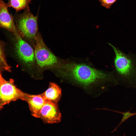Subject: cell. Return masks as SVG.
<instances>
[{
	"label": "cell",
	"mask_w": 136,
	"mask_h": 136,
	"mask_svg": "<svg viewBox=\"0 0 136 136\" xmlns=\"http://www.w3.org/2000/svg\"><path fill=\"white\" fill-rule=\"evenodd\" d=\"M7 3L0 0V27L13 33L16 37L18 33L13 17L10 13Z\"/></svg>",
	"instance_id": "ba28073f"
},
{
	"label": "cell",
	"mask_w": 136,
	"mask_h": 136,
	"mask_svg": "<svg viewBox=\"0 0 136 136\" xmlns=\"http://www.w3.org/2000/svg\"><path fill=\"white\" fill-rule=\"evenodd\" d=\"M10 72L11 67L8 64L0 44V74L1 70Z\"/></svg>",
	"instance_id": "7c38bea8"
},
{
	"label": "cell",
	"mask_w": 136,
	"mask_h": 136,
	"mask_svg": "<svg viewBox=\"0 0 136 136\" xmlns=\"http://www.w3.org/2000/svg\"><path fill=\"white\" fill-rule=\"evenodd\" d=\"M31 0H9L7 4L8 7L14 8L16 12L25 10L29 7Z\"/></svg>",
	"instance_id": "8fae6325"
},
{
	"label": "cell",
	"mask_w": 136,
	"mask_h": 136,
	"mask_svg": "<svg viewBox=\"0 0 136 136\" xmlns=\"http://www.w3.org/2000/svg\"><path fill=\"white\" fill-rule=\"evenodd\" d=\"M41 94L46 100L57 103L61 97V91L57 84L51 82L47 90Z\"/></svg>",
	"instance_id": "30bf717a"
},
{
	"label": "cell",
	"mask_w": 136,
	"mask_h": 136,
	"mask_svg": "<svg viewBox=\"0 0 136 136\" xmlns=\"http://www.w3.org/2000/svg\"><path fill=\"white\" fill-rule=\"evenodd\" d=\"M100 3V5L106 8L109 9L115 3L117 0H98Z\"/></svg>",
	"instance_id": "5bb4252c"
},
{
	"label": "cell",
	"mask_w": 136,
	"mask_h": 136,
	"mask_svg": "<svg viewBox=\"0 0 136 136\" xmlns=\"http://www.w3.org/2000/svg\"><path fill=\"white\" fill-rule=\"evenodd\" d=\"M16 12L13 17L21 35L29 39H35L38 30V13L34 16L31 12L29 7L21 13Z\"/></svg>",
	"instance_id": "3957f363"
},
{
	"label": "cell",
	"mask_w": 136,
	"mask_h": 136,
	"mask_svg": "<svg viewBox=\"0 0 136 136\" xmlns=\"http://www.w3.org/2000/svg\"><path fill=\"white\" fill-rule=\"evenodd\" d=\"M16 49L20 60L29 66L34 63L35 56L33 50L31 46L21 38L19 35L16 37Z\"/></svg>",
	"instance_id": "52a82bcc"
},
{
	"label": "cell",
	"mask_w": 136,
	"mask_h": 136,
	"mask_svg": "<svg viewBox=\"0 0 136 136\" xmlns=\"http://www.w3.org/2000/svg\"><path fill=\"white\" fill-rule=\"evenodd\" d=\"M115 57L114 64L119 79L128 87L136 89V54H126L110 43Z\"/></svg>",
	"instance_id": "7a4b0ae2"
},
{
	"label": "cell",
	"mask_w": 136,
	"mask_h": 136,
	"mask_svg": "<svg viewBox=\"0 0 136 136\" xmlns=\"http://www.w3.org/2000/svg\"><path fill=\"white\" fill-rule=\"evenodd\" d=\"M27 94L16 86L13 79L7 80L0 75V110L12 101H25Z\"/></svg>",
	"instance_id": "277c9868"
},
{
	"label": "cell",
	"mask_w": 136,
	"mask_h": 136,
	"mask_svg": "<svg viewBox=\"0 0 136 136\" xmlns=\"http://www.w3.org/2000/svg\"><path fill=\"white\" fill-rule=\"evenodd\" d=\"M57 69L63 76L84 85L106 81H117L112 74L84 64L66 63L58 65Z\"/></svg>",
	"instance_id": "6da1fadb"
},
{
	"label": "cell",
	"mask_w": 136,
	"mask_h": 136,
	"mask_svg": "<svg viewBox=\"0 0 136 136\" xmlns=\"http://www.w3.org/2000/svg\"><path fill=\"white\" fill-rule=\"evenodd\" d=\"M120 114L122 115L123 117L121 122L114 130H115L123 122L125 121L129 118L133 116H136V112H131L130 110L126 112H121Z\"/></svg>",
	"instance_id": "4fadbf2b"
},
{
	"label": "cell",
	"mask_w": 136,
	"mask_h": 136,
	"mask_svg": "<svg viewBox=\"0 0 136 136\" xmlns=\"http://www.w3.org/2000/svg\"><path fill=\"white\" fill-rule=\"evenodd\" d=\"M61 117L57 103L46 100L40 111L39 118L45 123L52 124L59 122Z\"/></svg>",
	"instance_id": "8992f818"
},
{
	"label": "cell",
	"mask_w": 136,
	"mask_h": 136,
	"mask_svg": "<svg viewBox=\"0 0 136 136\" xmlns=\"http://www.w3.org/2000/svg\"><path fill=\"white\" fill-rule=\"evenodd\" d=\"M46 100L41 94L37 95L28 94L25 101L28 103L31 115L39 118L40 113Z\"/></svg>",
	"instance_id": "9c48e42d"
},
{
	"label": "cell",
	"mask_w": 136,
	"mask_h": 136,
	"mask_svg": "<svg viewBox=\"0 0 136 136\" xmlns=\"http://www.w3.org/2000/svg\"><path fill=\"white\" fill-rule=\"evenodd\" d=\"M36 45L34 51L37 63L41 67L53 66L58 62L57 57L48 49L39 35L35 39Z\"/></svg>",
	"instance_id": "5b68a950"
}]
</instances>
